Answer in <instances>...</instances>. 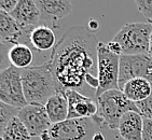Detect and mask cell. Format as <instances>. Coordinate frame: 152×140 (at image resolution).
Instances as JSON below:
<instances>
[{
	"label": "cell",
	"mask_w": 152,
	"mask_h": 140,
	"mask_svg": "<svg viewBox=\"0 0 152 140\" xmlns=\"http://www.w3.org/2000/svg\"><path fill=\"white\" fill-rule=\"evenodd\" d=\"M98 42L86 26H73L64 32L49 59L59 90L79 92L86 77H97Z\"/></svg>",
	"instance_id": "cell-1"
},
{
	"label": "cell",
	"mask_w": 152,
	"mask_h": 140,
	"mask_svg": "<svg viewBox=\"0 0 152 140\" xmlns=\"http://www.w3.org/2000/svg\"><path fill=\"white\" fill-rule=\"evenodd\" d=\"M24 94L28 105H45L59 86L49 61L38 66L20 69Z\"/></svg>",
	"instance_id": "cell-2"
},
{
	"label": "cell",
	"mask_w": 152,
	"mask_h": 140,
	"mask_svg": "<svg viewBox=\"0 0 152 140\" xmlns=\"http://www.w3.org/2000/svg\"><path fill=\"white\" fill-rule=\"evenodd\" d=\"M97 113L92 119L98 127L107 126L110 129H118L121 117L127 111H137L136 104L127 98L120 90L105 92L96 98Z\"/></svg>",
	"instance_id": "cell-3"
},
{
	"label": "cell",
	"mask_w": 152,
	"mask_h": 140,
	"mask_svg": "<svg viewBox=\"0 0 152 140\" xmlns=\"http://www.w3.org/2000/svg\"><path fill=\"white\" fill-rule=\"evenodd\" d=\"M152 24L127 23L117 32L112 40L122 47V55L149 54Z\"/></svg>",
	"instance_id": "cell-4"
},
{
	"label": "cell",
	"mask_w": 152,
	"mask_h": 140,
	"mask_svg": "<svg viewBox=\"0 0 152 140\" xmlns=\"http://www.w3.org/2000/svg\"><path fill=\"white\" fill-rule=\"evenodd\" d=\"M120 55L109 50L107 43L98 42L97 45V78L99 86L95 92V98L105 92L119 90Z\"/></svg>",
	"instance_id": "cell-5"
},
{
	"label": "cell",
	"mask_w": 152,
	"mask_h": 140,
	"mask_svg": "<svg viewBox=\"0 0 152 140\" xmlns=\"http://www.w3.org/2000/svg\"><path fill=\"white\" fill-rule=\"evenodd\" d=\"M95 122L92 117L68 119L52 124L49 131L41 135L40 140H92L95 135Z\"/></svg>",
	"instance_id": "cell-6"
},
{
	"label": "cell",
	"mask_w": 152,
	"mask_h": 140,
	"mask_svg": "<svg viewBox=\"0 0 152 140\" xmlns=\"http://www.w3.org/2000/svg\"><path fill=\"white\" fill-rule=\"evenodd\" d=\"M0 100L7 105L22 109L26 107L20 69L8 66L0 71Z\"/></svg>",
	"instance_id": "cell-7"
},
{
	"label": "cell",
	"mask_w": 152,
	"mask_h": 140,
	"mask_svg": "<svg viewBox=\"0 0 152 140\" xmlns=\"http://www.w3.org/2000/svg\"><path fill=\"white\" fill-rule=\"evenodd\" d=\"M146 79L152 83V58L148 54L121 55L119 90L132 79Z\"/></svg>",
	"instance_id": "cell-8"
},
{
	"label": "cell",
	"mask_w": 152,
	"mask_h": 140,
	"mask_svg": "<svg viewBox=\"0 0 152 140\" xmlns=\"http://www.w3.org/2000/svg\"><path fill=\"white\" fill-rule=\"evenodd\" d=\"M18 117L26 126L31 137H40L52 126L43 105H27L20 109Z\"/></svg>",
	"instance_id": "cell-9"
},
{
	"label": "cell",
	"mask_w": 152,
	"mask_h": 140,
	"mask_svg": "<svg viewBox=\"0 0 152 140\" xmlns=\"http://www.w3.org/2000/svg\"><path fill=\"white\" fill-rule=\"evenodd\" d=\"M32 28L34 26H22L9 13L0 11V38L3 45L24 43L30 47L29 36Z\"/></svg>",
	"instance_id": "cell-10"
},
{
	"label": "cell",
	"mask_w": 152,
	"mask_h": 140,
	"mask_svg": "<svg viewBox=\"0 0 152 140\" xmlns=\"http://www.w3.org/2000/svg\"><path fill=\"white\" fill-rule=\"evenodd\" d=\"M41 14V23L54 25L70 14L72 4L70 0H35Z\"/></svg>",
	"instance_id": "cell-11"
},
{
	"label": "cell",
	"mask_w": 152,
	"mask_h": 140,
	"mask_svg": "<svg viewBox=\"0 0 152 140\" xmlns=\"http://www.w3.org/2000/svg\"><path fill=\"white\" fill-rule=\"evenodd\" d=\"M69 104L68 119L93 117L97 113V102L86 95L75 90H66Z\"/></svg>",
	"instance_id": "cell-12"
},
{
	"label": "cell",
	"mask_w": 152,
	"mask_h": 140,
	"mask_svg": "<svg viewBox=\"0 0 152 140\" xmlns=\"http://www.w3.org/2000/svg\"><path fill=\"white\" fill-rule=\"evenodd\" d=\"M143 117L137 111H127L119 123V134L124 140H142Z\"/></svg>",
	"instance_id": "cell-13"
},
{
	"label": "cell",
	"mask_w": 152,
	"mask_h": 140,
	"mask_svg": "<svg viewBox=\"0 0 152 140\" xmlns=\"http://www.w3.org/2000/svg\"><path fill=\"white\" fill-rule=\"evenodd\" d=\"M10 15L22 26L35 27L42 24L40 11L35 0H20Z\"/></svg>",
	"instance_id": "cell-14"
},
{
	"label": "cell",
	"mask_w": 152,
	"mask_h": 140,
	"mask_svg": "<svg viewBox=\"0 0 152 140\" xmlns=\"http://www.w3.org/2000/svg\"><path fill=\"white\" fill-rule=\"evenodd\" d=\"M47 113L50 117L52 124L61 123L68 120L69 104L66 90L56 92L44 105Z\"/></svg>",
	"instance_id": "cell-15"
},
{
	"label": "cell",
	"mask_w": 152,
	"mask_h": 140,
	"mask_svg": "<svg viewBox=\"0 0 152 140\" xmlns=\"http://www.w3.org/2000/svg\"><path fill=\"white\" fill-rule=\"evenodd\" d=\"M29 42L31 49L38 52L49 51L55 47L56 37L52 27L45 24H40L32 28L29 36Z\"/></svg>",
	"instance_id": "cell-16"
},
{
	"label": "cell",
	"mask_w": 152,
	"mask_h": 140,
	"mask_svg": "<svg viewBox=\"0 0 152 140\" xmlns=\"http://www.w3.org/2000/svg\"><path fill=\"white\" fill-rule=\"evenodd\" d=\"M122 92L131 101L137 104L143 101L150 96L152 92V83L141 78L132 79L123 86Z\"/></svg>",
	"instance_id": "cell-17"
},
{
	"label": "cell",
	"mask_w": 152,
	"mask_h": 140,
	"mask_svg": "<svg viewBox=\"0 0 152 140\" xmlns=\"http://www.w3.org/2000/svg\"><path fill=\"white\" fill-rule=\"evenodd\" d=\"M8 61L11 66L18 69H25L31 66L34 61V52L28 44H15L8 51Z\"/></svg>",
	"instance_id": "cell-18"
},
{
	"label": "cell",
	"mask_w": 152,
	"mask_h": 140,
	"mask_svg": "<svg viewBox=\"0 0 152 140\" xmlns=\"http://www.w3.org/2000/svg\"><path fill=\"white\" fill-rule=\"evenodd\" d=\"M0 135L1 140H31L32 138L18 117H13Z\"/></svg>",
	"instance_id": "cell-19"
},
{
	"label": "cell",
	"mask_w": 152,
	"mask_h": 140,
	"mask_svg": "<svg viewBox=\"0 0 152 140\" xmlns=\"http://www.w3.org/2000/svg\"><path fill=\"white\" fill-rule=\"evenodd\" d=\"M20 109L0 101V134L13 117H18Z\"/></svg>",
	"instance_id": "cell-20"
},
{
	"label": "cell",
	"mask_w": 152,
	"mask_h": 140,
	"mask_svg": "<svg viewBox=\"0 0 152 140\" xmlns=\"http://www.w3.org/2000/svg\"><path fill=\"white\" fill-rule=\"evenodd\" d=\"M137 9L148 20V23L152 24V0H134Z\"/></svg>",
	"instance_id": "cell-21"
},
{
	"label": "cell",
	"mask_w": 152,
	"mask_h": 140,
	"mask_svg": "<svg viewBox=\"0 0 152 140\" xmlns=\"http://www.w3.org/2000/svg\"><path fill=\"white\" fill-rule=\"evenodd\" d=\"M138 112L141 114L143 119H152V92L150 96L143 101L136 104Z\"/></svg>",
	"instance_id": "cell-22"
},
{
	"label": "cell",
	"mask_w": 152,
	"mask_h": 140,
	"mask_svg": "<svg viewBox=\"0 0 152 140\" xmlns=\"http://www.w3.org/2000/svg\"><path fill=\"white\" fill-rule=\"evenodd\" d=\"M20 0H0V10L6 13H11L14 11Z\"/></svg>",
	"instance_id": "cell-23"
},
{
	"label": "cell",
	"mask_w": 152,
	"mask_h": 140,
	"mask_svg": "<svg viewBox=\"0 0 152 140\" xmlns=\"http://www.w3.org/2000/svg\"><path fill=\"white\" fill-rule=\"evenodd\" d=\"M142 140H152V119H143Z\"/></svg>",
	"instance_id": "cell-24"
},
{
	"label": "cell",
	"mask_w": 152,
	"mask_h": 140,
	"mask_svg": "<svg viewBox=\"0 0 152 140\" xmlns=\"http://www.w3.org/2000/svg\"><path fill=\"white\" fill-rule=\"evenodd\" d=\"M107 45H108L109 50L112 51L113 53H115V54H118V55H122L123 52H122V47H121V45L118 42H115V41L111 40L110 42H108L107 43Z\"/></svg>",
	"instance_id": "cell-25"
},
{
	"label": "cell",
	"mask_w": 152,
	"mask_h": 140,
	"mask_svg": "<svg viewBox=\"0 0 152 140\" xmlns=\"http://www.w3.org/2000/svg\"><path fill=\"white\" fill-rule=\"evenodd\" d=\"M86 28L91 32H95L99 28V23L96 20H90L86 24Z\"/></svg>",
	"instance_id": "cell-26"
},
{
	"label": "cell",
	"mask_w": 152,
	"mask_h": 140,
	"mask_svg": "<svg viewBox=\"0 0 152 140\" xmlns=\"http://www.w3.org/2000/svg\"><path fill=\"white\" fill-rule=\"evenodd\" d=\"M92 140H106V139H105V136H104L102 133L97 131V133H95V135L93 136V139Z\"/></svg>",
	"instance_id": "cell-27"
},
{
	"label": "cell",
	"mask_w": 152,
	"mask_h": 140,
	"mask_svg": "<svg viewBox=\"0 0 152 140\" xmlns=\"http://www.w3.org/2000/svg\"><path fill=\"white\" fill-rule=\"evenodd\" d=\"M148 55L152 58V36H151V41H150V47H149V54Z\"/></svg>",
	"instance_id": "cell-28"
}]
</instances>
